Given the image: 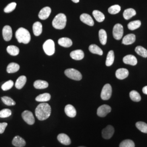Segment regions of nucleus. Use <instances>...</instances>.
<instances>
[{
  "label": "nucleus",
  "instance_id": "f257e3e1",
  "mask_svg": "<svg viewBox=\"0 0 147 147\" xmlns=\"http://www.w3.org/2000/svg\"><path fill=\"white\" fill-rule=\"evenodd\" d=\"M51 108L47 103L43 102L38 105L35 110V115L39 121H44L51 115Z\"/></svg>",
  "mask_w": 147,
  "mask_h": 147
},
{
  "label": "nucleus",
  "instance_id": "f03ea898",
  "mask_svg": "<svg viewBox=\"0 0 147 147\" xmlns=\"http://www.w3.org/2000/svg\"><path fill=\"white\" fill-rule=\"evenodd\" d=\"M16 38L18 42L24 44H28L31 40V35L30 32L23 27L19 28L16 33Z\"/></svg>",
  "mask_w": 147,
  "mask_h": 147
},
{
  "label": "nucleus",
  "instance_id": "7ed1b4c3",
  "mask_svg": "<svg viewBox=\"0 0 147 147\" xmlns=\"http://www.w3.org/2000/svg\"><path fill=\"white\" fill-rule=\"evenodd\" d=\"M67 24V17L65 14L60 13L55 17L53 21V26L55 28L62 30Z\"/></svg>",
  "mask_w": 147,
  "mask_h": 147
},
{
  "label": "nucleus",
  "instance_id": "20e7f679",
  "mask_svg": "<svg viewBox=\"0 0 147 147\" xmlns=\"http://www.w3.org/2000/svg\"><path fill=\"white\" fill-rule=\"evenodd\" d=\"M64 74L69 79L74 80L80 81L82 78V76L81 73L75 69H67L65 70Z\"/></svg>",
  "mask_w": 147,
  "mask_h": 147
},
{
  "label": "nucleus",
  "instance_id": "39448f33",
  "mask_svg": "<svg viewBox=\"0 0 147 147\" xmlns=\"http://www.w3.org/2000/svg\"><path fill=\"white\" fill-rule=\"evenodd\" d=\"M43 49L48 56H52L55 52V42L52 39H48L43 44Z\"/></svg>",
  "mask_w": 147,
  "mask_h": 147
},
{
  "label": "nucleus",
  "instance_id": "423d86ee",
  "mask_svg": "<svg viewBox=\"0 0 147 147\" xmlns=\"http://www.w3.org/2000/svg\"><path fill=\"white\" fill-rule=\"evenodd\" d=\"M112 93V89L110 84H106L103 87L101 93V98L104 100H107L110 99Z\"/></svg>",
  "mask_w": 147,
  "mask_h": 147
},
{
  "label": "nucleus",
  "instance_id": "0eeeda50",
  "mask_svg": "<svg viewBox=\"0 0 147 147\" xmlns=\"http://www.w3.org/2000/svg\"><path fill=\"white\" fill-rule=\"evenodd\" d=\"M123 27L120 24H117L113 29V36L117 40H120L123 36Z\"/></svg>",
  "mask_w": 147,
  "mask_h": 147
},
{
  "label": "nucleus",
  "instance_id": "6e6552de",
  "mask_svg": "<svg viewBox=\"0 0 147 147\" xmlns=\"http://www.w3.org/2000/svg\"><path fill=\"white\" fill-rule=\"evenodd\" d=\"M22 117L24 121L29 125H33L34 124L35 119L31 111L26 110L22 113Z\"/></svg>",
  "mask_w": 147,
  "mask_h": 147
},
{
  "label": "nucleus",
  "instance_id": "1a4fd4ad",
  "mask_svg": "<svg viewBox=\"0 0 147 147\" xmlns=\"http://www.w3.org/2000/svg\"><path fill=\"white\" fill-rule=\"evenodd\" d=\"M115 129L112 125H107L102 131V136L106 140H109L113 136Z\"/></svg>",
  "mask_w": 147,
  "mask_h": 147
},
{
  "label": "nucleus",
  "instance_id": "9d476101",
  "mask_svg": "<svg viewBox=\"0 0 147 147\" xmlns=\"http://www.w3.org/2000/svg\"><path fill=\"white\" fill-rule=\"evenodd\" d=\"M111 111V107L107 105L100 106L97 110V115L100 117H105Z\"/></svg>",
  "mask_w": 147,
  "mask_h": 147
},
{
  "label": "nucleus",
  "instance_id": "9b49d317",
  "mask_svg": "<svg viewBox=\"0 0 147 147\" xmlns=\"http://www.w3.org/2000/svg\"><path fill=\"white\" fill-rule=\"evenodd\" d=\"M2 35L4 40L6 42L11 40L13 36L12 29L11 27L8 25L4 27L2 30Z\"/></svg>",
  "mask_w": 147,
  "mask_h": 147
},
{
  "label": "nucleus",
  "instance_id": "f8f14e48",
  "mask_svg": "<svg viewBox=\"0 0 147 147\" xmlns=\"http://www.w3.org/2000/svg\"><path fill=\"white\" fill-rule=\"evenodd\" d=\"M51 13V9L49 7H45L40 11L38 14V16L41 20H46L49 18Z\"/></svg>",
  "mask_w": 147,
  "mask_h": 147
},
{
  "label": "nucleus",
  "instance_id": "ddd939ff",
  "mask_svg": "<svg viewBox=\"0 0 147 147\" xmlns=\"http://www.w3.org/2000/svg\"><path fill=\"white\" fill-rule=\"evenodd\" d=\"M80 20L85 24L89 25L90 26H93L94 24V21L92 18L87 14H82L80 16Z\"/></svg>",
  "mask_w": 147,
  "mask_h": 147
},
{
  "label": "nucleus",
  "instance_id": "4468645a",
  "mask_svg": "<svg viewBox=\"0 0 147 147\" xmlns=\"http://www.w3.org/2000/svg\"><path fill=\"white\" fill-rule=\"evenodd\" d=\"M64 111L67 116L69 117L74 118L76 116V110L73 105L70 104L67 105L65 107Z\"/></svg>",
  "mask_w": 147,
  "mask_h": 147
},
{
  "label": "nucleus",
  "instance_id": "2eb2a0df",
  "mask_svg": "<svg viewBox=\"0 0 147 147\" xmlns=\"http://www.w3.org/2000/svg\"><path fill=\"white\" fill-rule=\"evenodd\" d=\"M70 57L74 60H81L84 58V51L81 50H76L72 51L70 54Z\"/></svg>",
  "mask_w": 147,
  "mask_h": 147
},
{
  "label": "nucleus",
  "instance_id": "dca6fc26",
  "mask_svg": "<svg viewBox=\"0 0 147 147\" xmlns=\"http://www.w3.org/2000/svg\"><path fill=\"white\" fill-rule=\"evenodd\" d=\"M123 61L125 64L131 65H136L137 63V59L136 57L132 55H126L123 58Z\"/></svg>",
  "mask_w": 147,
  "mask_h": 147
},
{
  "label": "nucleus",
  "instance_id": "f3484780",
  "mask_svg": "<svg viewBox=\"0 0 147 147\" xmlns=\"http://www.w3.org/2000/svg\"><path fill=\"white\" fill-rule=\"evenodd\" d=\"M57 140L61 143L68 146L71 144V141L70 137L65 134H60L57 136Z\"/></svg>",
  "mask_w": 147,
  "mask_h": 147
},
{
  "label": "nucleus",
  "instance_id": "a211bd4d",
  "mask_svg": "<svg viewBox=\"0 0 147 147\" xmlns=\"http://www.w3.org/2000/svg\"><path fill=\"white\" fill-rule=\"evenodd\" d=\"M128 75H129V71L126 69H118L116 71V78L119 80L125 79L128 76Z\"/></svg>",
  "mask_w": 147,
  "mask_h": 147
},
{
  "label": "nucleus",
  "instance_id": "6ab92c4d",
  "mask_svg": "<svg viewBox=\"0 0 147 147\" xmlns=\"http://www.w3.org/2000/svg\"><path fill=\"white\" fill-rule=\"evenodd\" d=\"M12 144L15 147H23L25 146L26 142L25 140L21 137L16 136L13 138L12 141Z\"/></svg>",
  "mask_w": 147,
  "mask_h": 147
},
{
  "label": "nucleus",
  "instance_id": "aec40b11",
  "mask_svg": "<svg viewBox=\"0 0 147 147\" xmlns=\"http://www.w3.org/2000/svg\"><path fill=\"white\" fill-rule=\"evenodd\" d=\"M136 40V36L134 34H129L123 38L122 44L124 45H130L133 44Z\"/></svg>",
  "mask_w": 147,
  "mask_h": 147
},
{
  "label": "nucleus",
  "instance_id": "412c9836",
  "mask_svg": "<svg viewBox=\"0 0 147 147\" xmlns=\"http://www.w3.org/2000/svg\"><path fill=\"white\" fill-rule=\"evenodd\" d=\"M42 24L40 22H36L33 25V31L36 36H40L42 31Z\"/></svg>",
  "mask_w": 147,
  "mask_h": 147
},
{
  "label": "nucleus",
  "instance_id": "4be33fe9",
  "mask_svg": "<svg viewBox=\"0 0 147 147\" xmlns=\"http://www.w3.org/2000/svg\"><path fill=\"white\" fill-rule=\"evenodd\" d=\"M59 45L64 47H70L73 45L72 40L68 38H61L58 41Z\"/></svg>",
  "mask_w": 147,
  "mask_h": 147
},
{
  "label": "nucleus",
  "instance_id": "5701e85b",
  "mask_svg": "<svg viewBox=\"0 0 147 147\" xmlns=\"http://www.w3.org/2000/svg\"><path fill=\"white\" fill-rule=\"evenodd\" d=\"M27 78L25 76H21L18 79H17L16 81V87L18 89H21L24 87L25 84H26V82Z\"/></svg>",
  "mask_w": 147,
  "mask_h": 147
},
{
  "label": "nucleus",
  "instance_id": "b1692460",
  "mask_svg": "<svg viewBox=\"0 0 147 147\" xmlns=\"http://www.w3.org/2000/svg\"><path fill=\"white\" fill-rule=\"evenodd\" d=\"M20 69V65L16 63H9L7 68V71L8 73H14L17 72Z\"/></svg>",
  "mask_w": 147,
  "mask_h": 147
},
{
  "label": "nucleus",
  "instance_id": "393cba45",
  "mask_svg": "<svg viewBox=\"0 0 147 147\" xmlns=\"http://www.w3.org/2000/svg\"><path fill=\"white\" fill-rule=\"evenodd\" d=\"M34 87L35 88L38 89H45L49 86V84L45 81L37 80L34 82Z\"/></svg>",
  "mask_w": 147,
  "mask_h": 147
},
{
  "label": "nucleus",
  "instance_id": "a878e982",
  "mask_svg": "<svg viewBox=\"0 0 147 147\" xmlns=\"http://www.w3.org/2000/svg\"><path fill=\"white\" fill-rule=\"evenodd\" d=\"M115 59V54L113 50H110L107 56L106 61V65L107 67H110L113 64Z\"/></svg>",
  "mask_w": 147,
  "mask_h": 147
},
{
  "label": "nucleus",
  "instance_id": "bb28decb",
  "mask_svg": "<svg viewBox=\"0 0 147 147\" xmlns=\"http://www.w3.org/2000/svg\"><path fill=\"white\" fill-rule=\"evenodd\" d=\"M89 51L92 53L99 55L100 56L102 55V54H103L102 50L98 46H97L96 45H95V44H92L89 46Z\"/></svg>",
  "mask_w": 147,
  "mask_h": 147
},
{
  "label": "nucleus",
  "instance_id": "cd10ccee",
  "mask_svg": "<svg viewBox=\"0 0 147 147\" xmlns=\"http://www.w3.org/2000/svg\"><path fill=\"white\" fill-rule=\"evenodd\" d=\"M136 14V12L134 9L129 8L127 9L123 13V16L125 20H129L131 19L132 16Z\"/></svg>",
  "mask_w": 147,
  "mask_h": 147
},
{
  "label": "nucleus",
  "instance_id": "c85d7f7f",
  "mask_svg": "<svg viewBox=\"0 0 147 147\" xmlns=\"http://www.w3.org/2000/svg\"><path fill=\"white\" fill-rule=\"evenodd\" d=\"M51 99V95L49 93H44L39 95L36 98V100L38 102H47Z\"/></svg>",
  "mask_w": 147,
  "mask_h": 147
},
{
  "label": "nucleus",
  "instance_id": "c756f323",
  "mask_svg": "<svg viewBox=\"0 0 147 147\" xmlns=\"http://www.w3.org/2000/svg\"><path fill=\"white\" fill-rule=\"evenodd\" d=\"M7 53L11 56H17L19 53V49L14 45H9L7 48Z\"/></svg>",
  "mask_w": 147,
  "mask_h": 147
},
{
  "label": "nucleus",
  "instance_id": "7c9ffc66",
  "mask_svg": "<svg viewBox=\"0 0 147 147\" xmlns=\"http://www.w3.org/2000/svg\"><path fill=\"white\" fill-rule=\"evenodd\" d=\"M93 16H94L95 20L98 22H101L105 20V16L102 13L97 10L93 11Z\"/></svg>",
  "mask_w": 147,
  "mask_h": 147
},
{
  "label": "nucleus",
  "instance_id": "2f4dec72",
  "mask_svg": "<svg viewBox=\"0 0 147 147\" xmlns=\"http://www.w3.org/2000/svg\"><path fill=\"white\" fill-rule=\"evenodd\" d=\"M99 37L101 44L103 45H105L107 42V33L104 30L101 29L99 32Z\"/></svg>",
  "mask_w": 147,
  "mask_h": 147
},
{
  "label": "nucleus",
  "instance_id": "473e14b6",
  "mask_svg": "<svg viewBox=\"0 0 147 147\" xmlns=\"http://www.w3.org/2000/svg\"><path fill=\"white\" fill-rule=\"evenodd\" d=\"M141 25V22L140 20H136V21H133L130 22L129 23L127 27L130 30H135L138 28Z\"/></svg>",
  "mask_w": 147,
  "mask_h": 147
},
{
  "label": "nucleus",
  "instance_id": "72a5a7b5",
  "mask_svg": "<svg viewBox=\"0 0 147 147\" xmlns=\"http://www.w3.org/2000/svg\"><path fill=\"white\" fill-rule=\"evenodd\" d=\"M130 97L132 101L135 102H139L141 100V95L136 90H132L130 92Z\"/></svg>",
  "mask_w": 147,
  "mask_h": 147
},
{
  "label": "nucleus",
  "instance_id": "f704fd0d",
  "mask_svg": "<svg viewBox=\"0 0 147 147\" xmlns=\"http://www.w3.org/2000/svg\"><path fill=\"white\" fill-rule=\"evenodd\" d=\"M137 128L141 131L147 134V124L143 121H138L136 123Z\"/></svg>",
  "mask_w": 147,
  "mask_h": 147
},
{
  "label": "nucleus",
  "instance_id": "c9c22d12",
  "mask_svg": "<svg viewBox=\"0 0 147 147\" xmlns=\"http://www.w3.org/2000/svg\"><path fill=\"white\" fill-rule=\"evenodd\" d=\"M135 51L140 56L144 58H147V50L145 48L142 47L141 46H138L135 49Z\"/></svg>",
  "mask_w": 147,
  "mask_h": 147
},
{
  "label": "nucleus",
  "instance_id": "e433bc0d",
  "mask_svg": "<svg viewBox=\"0 0 147 147\" xmlns=\"http://www.w3.org/2000/svg\"><path fill=\"white\" fill-rule=\"evenodd\" d=\"M134 142L131 140H125L123 141L119 144V147H135Z\"/></svg>",
  "mask_w": 147,
  "mask_h": 147
},
{
  "label": "nucleus",
  "instance_id": "4c0bfd02",
  "mask_svg": "<svg viewBox=\"0 0 147 147\" xmlns=\"http://www.w3.org/2000/svg\"><path fill=\"white\" fill-rule=\"evenodd\" d=\"M1 99L3 102L7 106H14L16 104V102L8 96H3Z\"/></svg>",
  "mask_w": 147,
  "mask_h": 147
},
{
  "label": "nucleus",
  "instance_id": "58836bf2",
  "mask_svg": "<svg viewBox=\"0 0 147 147\" xmlns=\"http://www.w3.org/2000/svg\"><path fill=\"white\" fill-rule=\"evenodd\" d=\"M13 86H14V82L12 80H9L2 85L1 88L3 90L5 91V90H8L11 89Z\"/></svg>",
  "mask_w": 147,
  "mask_h": 147
},
{
  "label": "nucleus",
  "instance_id": "ea45409f",
  "mask_svg": "<svg viewBox=\"0 0 147 147\" xmlns=\"http://www.w3.org/2000/svg\"><path fill=\"white\" fill-rule=\"evenodd\" d=\"M121 7L119 5H112L110 7L108 11L109 12V13H110L111 14H116L117 13H118L120 11H121Z\"/></svg>",
  "mask_w": 147,
  "mask_h": 147
},
{
  "label": "nucleus",
  "instance_id": "a19ab883",
  "mask_svg": "<svg viewBox=\"0 0 147 147\" xmlns=\"http://www.w3.org/2000/svg\"><path fill=\"white\" fill-rule=\"evenodd\" d=\"M16 2L11 3L5 7V8L4 9V11L7 13H11L16 9Z\"/></svg>",
  "mask_w": 147,
  "mask_h": 147
},
{
  "label": "nucleus",
  "instance_id": "79ce46f5",
  "mask_svg": "<svg viewBox=\"0 0 147 147\" xmlns=\"http://www.w3.org/2000/svg\"><path fill=\"white\" fill-rule=\"evenodd\" d=\"M11 115V110L5 109L0 111V118H7Z\"/></svg>",
  "mask_w": 147,
  "mask_h": 147
},
{
  "label": "nucleus",
  "instance_id": "37998d69",
  "mask_svg": "<svg viewBox=\"0 0 147 147\" xmlns=\"http://www.w3.org/2000/svg\"><path fill=\"white\" fill-rule=\"evenodd\" d=\"M8 125L7 123H0V134H3Z\"/></svg>",
  "mask_w": 147,
  "mask_h": 147
},
{
  "label": "nucleus",
  "instance_id": "c03bdc74",
  "mask_svg": "<svg viewBox=\"0 0 147 147\" xmlns=\"http://www.w3.org/2000/svg\"><path fill=\"white\" fill-rule=\"evenodd\" d=\"M142 92H143V93L144 94L147 95V86H145V87H144L143 88V89H142Z\"/></svg>",
  "mask_w": 147,
  "mask_h": 147
},
{
  "label": "nucleus",
  "instance_id": "a18cd8bd",
  "mask_svg": "<svg viewBox=\"0 0 147 147\" xmlns=\"http://www.w3.org/2000/svg\"><path fill=\"white\" fill-rule=\"evenodd\" d=\"M71 1L74 3H78L80 1V0H71Z\"/></svg>",
  "mask_w": 147,
  "mask_h": 147
},
{
  "label": "nucleus",
  "instance_id": "49530a36",
  "mask_svg": "<svg viewBox=\"0 0 147 147\" xmlns=\"http://www.w3.org/2000/svg\"><path fill=\"white\" fill-rule=\"evenodd\" d=\"M84 147V146H80V147Z\"/></svg>",
  "mask_w": 147,
  "mask_h": 147
}]
</instances>
